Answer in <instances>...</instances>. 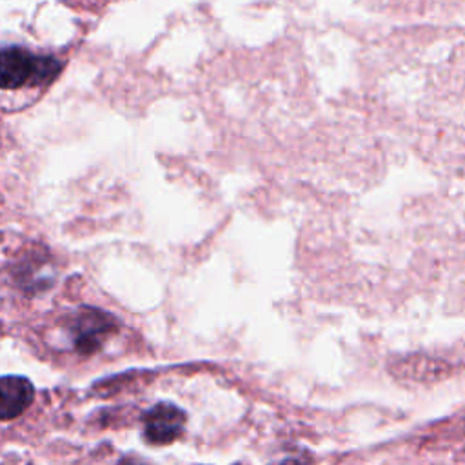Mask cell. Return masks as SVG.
I'll use <instances>...</instances> for the list:
<instances>
[{
  "mask_svg": "<svg viewBox=\"0 0 465 465\" xmlns=\"http://www.w3.org/2000/svg\"><path fill=\"white\" fill-rule=\"evenodd\" d=\"M60 67L62 64L54 56H42L18 45H5L0 60V82L4 89L44 85L58 74Z\"/></svg>",
  "mask_w": 465,
  "mask_h": 465,
  "instance_id": "cell-1",
  "label": "cell"
},
{
  "mask_svg": "<svg viewBox=\"0 0 465 465\" xmlns=\"http://www.w3.org/2000/svg\"><path fill=\"white\" fill-rule=\"evenodd\" d=\"M185 427V412L169 401L153 405L143 416V430L153 443H171L178 440Z\"/></svg>",
  "mask_w": 465,
  "mask_h": 465,
  "instance_id": "cell-2",
  "label": "cell"
},
{
  "mask_svg": "<svg viewBox=\"0 0 465 465\" xmlns=\"http://www.w3.org/2000/svg\"><path fill=\"white\" fill-rule=\"evenodd\" d=\"M114 327V320L98 309H80L74 322V343L80 352H93L98 349L102 338Z\"/></svg>",
  "mask_w": 465,
  "mask_h": 465,
  "instance_id": "cell-3",
  "label": "cell"
},
{
  "mask_svg": "<svg viewBox=\"0 0 465 465\" xmlns=\"http://www.w3.org/2000/svg\"><path fill=\"white\" fill-rule=\"evenodd\" d=\"M35 387L24 376L7 374L0 380V418L4 421L20 416L33 401Z\"/></svg>",
  "mask_w": 465,
  "mask_h": 465,
  "instance_id": "cell-4",
  "label": "cell"
},
{
  "mask_svg": "<svg viewBox=\"0 0 465 465\" xmlns=\"http://www.w3.org/2000/svg\"><path fill=\"white\" fill-rule=\"evenodd\" d=\"M118 465H147V463H143V461H140L138 458H124Z\"/></svg>",
  "mask_w": 465,
  "mask_h": 465,
  "instance_id": "cell-5",
  "label": "cell"
},
{
  "mask_svg": "<svg viewBox=\"0 0 465 465\" xmlns=\"http://www.w3.org/2000/svg\"><path fill=\"white\" fill-rule=\"evenodd\" d=\"M278 465H303V463L298 461V460H285V461H282V463H278Z\"/></svg>",
  "mask_w": 465,
  "mask_h": 465,
  "instance_id": "cell-6",
  "label": "cell"
}]
</instances>
